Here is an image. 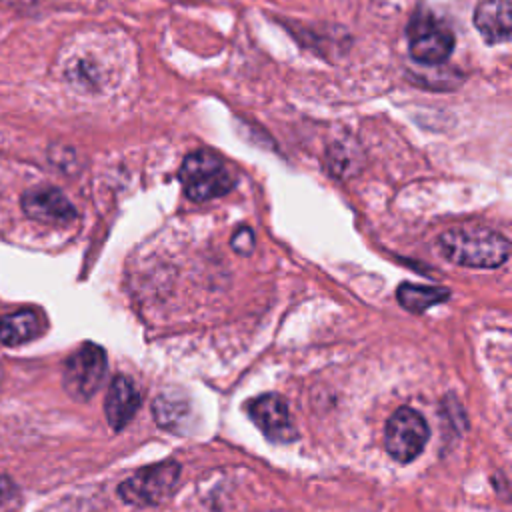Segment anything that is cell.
<instances>
[{
	"label": "cell",
	"mask_w": 512,
	"mask_h": 512,
	"mask_svg": "<svg viewBox=\"0 0 512 512\" xmlns=\"http://www.w3.org/2000/svg\"><path fill=\"white\" fill-rule=\"evenodd\" d=\"M440 254L466 268L492 270L510 256V242L490 228H450L438 238Z\"/></svg>",
	"instance_id": "cell-1"
},
{
	"label": "cell",
	"mask_w": 512,
	"mask_h": 512,
	"mask_svg": "<svg viewBox=\"0 0 512 512\" xmlns=\"http://www.w3.org/2000/svg\"><path fill=\"white\" fill-rule=\"evenodd\" d=\"M178 178L186 196L194 202L220 198L234 188L232 172L212 150H196L188 154L180 166Z\"/></svg>",
	"instance_id": "cell-2"
},
{
	"label": "cell",
	"mask_w": 512,
	"mask_h": 512,
	"mask_svg": "<svg viewBox=\"0 0 512 512\" xmlns=\"http://www.w3.org/2000/svg\"><path fill=\"white\" fill-rule=\"evenodd\" d=\"M180 480V464L164 460L140 468L118 486V496L132 506H156L172 498Z\"/></svg>",
	"instance_id": "cell-3"
},
{
	"label": "cell",
	"mask_w": 512,
	"mask_h": 512,
	"mask_svg": "<svg viewBox=\"0 0 512 512\" xmlns=\"http://www.w3.org/2000/svg\"><path fill=\"white\" fill-rule=\"evenodd\" d=\"M410 56L418 64L436 66L448 60L454 48V34L446 22L434 16L430 10L418 8L412 14L408 26Z\"/></svg>",
	"instance_id": "cell-4"
},
{
	"label": "cell",
	"mask_w": 512,
	"mask_h": 512,
	"mask_svg": "<svg viewBox=\"0 0 512 512\" xmlns=\"http://www.w3.org/2000/svg\"><path fill=\"white\" fill-rule=\"evenodd\" d=\"M430 436L426 418L408 406L398 408L386 422L384 448L388 456L400 464H408L420 456Z\"/></svg>",
	"instance_id": "cell-5"
},
{
	"label": "cell",
	"mask_w": 512,
	"mask_h": 512,
	"mask_svg": "<svg viewBox=\"0 0 512 512\" xmlns=\"http://www.w3.org/2000/svg\"><path fill=\"white\" fill-rule=\"evenodd\" d=\"M106 352L102 346L86 342L64 362L62 384L74 400L92 398L106 376Z\"/></svg>",
	"instance_id": "cell-6"
},
{
	"label": "cell",
	"mask_w": 512,
	"mask_h": 512,
	"mask_svg": "<svg viewBox=\"0 0 512 512\" xmlns=\"http://www.w3.org/2000/svg\"><path fill=\"white\" fill-rule=\"evenodd\" d=\"M248 418L260 428V432L272 442H294L298 438V430L290 416L288 402L274 392L262 394L246 402Z\"/></svg>",
	"instance_id": "cell-7"
},
{
	"label": "cell",
	"mask_w": 512,
	"mask_h": 512,
	"mask_svg": "<svg viewBox=\"0 0 512 512\" xmlns=\"http://www.w3.org/2000/svg\"><path fill=\"white\" fill-rule=\"evenodd\" d=\"M22 212L44 224H68L76 218L72 202L54 186L28 188L20 198Z\"/></svg>",
	"instance_id": "cell-8"
},
{
	"label": "cell",
	"mask_w": 512,
	"mask_h": 512,
	"mask_svg": "<svg viewBox=\"0 0 512 512\" xmlns=\"http://www.w3.org/2000/svg\"><path fill=\"white\" fill-rule=\"evenodd\" d=\"M140 404H142V398L132 378L124 374L114 376L104 400V412L110 428L122 430L136 416Z\"/></svg>",
	"instance_id": "cell-9"
},
{
	"label": "cell",
	"mask_w": 512,
	"mask_h": 512,
	"mask_svg": "<svg viewBox=\"0 0 512 512\" xmlns=\"http://www.w3.org/2000/svg\"><path fill=\"white\" fill-rule=\"evenodd\" d=\"M474 26L488 42H506L512 32L510 0H482L474 10Z\"/></svg>",
	"instance_id": "cell-10"
},
{
	"label": "cell",
	"mask_w": 512,
	"mask_h": 512,
	"mask_svg": "<svg viewBox=\"0 0 512 512\" xmlns=\"http://www.w3.org/2000/svg\"><path fill=\"white\" fill-rule=\"evenodd\" d=\"M40 332H42V320H40V314L32 308L18 310L14 314L0 318V342L6 346L24 344L36 338Z\"/></svg>",
	"instance_id": "cell-11"
},
{
	"label": "cell",
	"mask_w": 512,
	"mask_h": 512,
	"mask_svg": "<svg viewBox=\"0 0 512 512\" xmlns=\"http://www.w3.org/2000/svg\"><path fill=\"white\" fill-rule=\"evenodd\" d=\"M450 298V290L444 286H420L402 282L396 288V300L402 308L412 314H424L430 306L446 302Z\"/></svg>",
	"instance_id": "cell-12"
},
{
	"label": "cell",
	"mask_w": 512,
	"mask_h": 512,
	"mask_svg": "<svg viewBox=\"0 0 512 512\" xmlns=\"http://www.w3.org/2000/svg\"><path fill=\"white\" fill-rule=\"evenodd\" d=\"M152 412H154V418H156L158 426L176 430V426L182 422L184 414L188 412V404L178 400V398L160 396V398H156Z\"/></svg>",
	"instance_id": "cell-13"
},
{
	"label": "cell",
	"mask_w": 512,
	"mask_h": 512,
	"mask_svg": "<svg viewBox=\"0 0 512 512\" xmlns=\"http://www.w3.org/2000/svg\"><path fill=\"white\" fill-rule=\"evenodd\" d=\"M232 248L240 254H250L254 248V232L248 226H242L232 236Z\"/></svg>",
	"instance_id": "cell-14"
},
{
	"label": "cell",
	"mask_w": 512,
	"mask_h": 512,
	"mask_svg": "<svg viewBox=\"0 0 512 512\" xmlns=\"http://www.w3.org/2000/svg\"><path fill=\"white\" fill-rule=\"evenodd\" d=\"M14 490H16L14 482H12L8 476L0 474V510H2V508H6V504L12 500Z\"/></svg>",
	"instance_id": "cell-15"
},
{
	"label": "cell",
	"mask_w": 512,
	"mask_h": 512,
	"mask_svg": "<svg viewBox=\"0 0 512 512\" xmlns=\"http://www.w3.org/2000/svg\"><path fill=\"white\" fill-rule=\"evenodd\" d=\"M0 384H2V366H0Z\"/></svg>",
	"instance_id": "cell-16"
}]
</instances>
